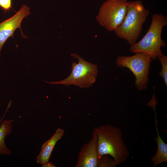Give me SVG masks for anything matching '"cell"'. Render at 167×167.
<instances>
[{
  "label": "cell",
  "mask_w": 167,
  "mask_h": 167,
  "mask_svg": "<svg viewBox=\"0 0 167 167\" xmlns=\"http://www.w3.org/2000/svg\"><path fill=\"white\" fill-rule=\"evenodd\" d=\"M92 134L97 139L98 156L109 155L116 165L126 160L129 152L119 128L109 124L102 125L95 127Z\"/></svg>",
  "instance_id": "obj_1"
},
{
  "label": "cell",
  "mask_w": 167,
  "mask_h": 167,
  "mask_svg": "<svg viewBox=\"0 0 167 167\" xmlns=\"http://www.w3.org/2000/svg\"><path fill=\"white\" fill-rule=\"evenodd\" d=\"M149 14L141 0L128 2L126 15L122 24L114 31L116 35L126 40L130 46L134 45Z\"/></svg>",
  "instance_id": "obj_2"
},
{
  "label": "cell",
  "mask_w": 167,
  "mask_h": 167,
  "mask_svg": "<svg viewBox=\"0 0 167 167\" xmlns=\"http://www.w3.org/2000/svg\"><path fill=\"white\" fill-rule=\"evenodd\" d=\"M147 32L138 42L131 46L130 50L134 53H144L149 54L155 60L161 55V47L166 45L161 38L163 28L167 25V17L162 14L155 13Z\"/></svg>",
  "instance_id": "obj_3"
},
{
  "label": "cell",
  "mask_w": 167,
  "mask_h": 167,
  "mask_svg": "<svg viewBox=\"0 0 167 167\" xmlns=\"http://www.w3.org/2000/svg\"><path fill=\"white\" fill-rule=\"evenodd\" d=\"M71 55L77 59L78 62L72 63L70 75L60 81H45L52 84H62L66 86L74 85L83 88L91 87L96 80L98 72L97 65L85 61L77 54H71Z\"/></svg>",
  "instance_id": "obj_4"
},
{
  "label": "cell",
  "mask_w": 167,
  "mask_h": 167,
  "mask_svg": "<svg viewBox=\"0 0 167 167\" xmlns=\"http://www.w3.org/2000/svg\"><path fill=\"white\" fill-rule=\"evenodd\" d=\"M150 55L144 53H138L132 56H119L116 59L117 66L129 69L135 77V84L140 91L147 88L149 70L152 61Z\"/></svg>",
  "instance_id": "obj_5"
},
{
  "label": "cell",
  "mask_w": 167,
  "mask_h": 167,
  "mask_svg": "<svg viewBox=\"0 0 167 167\" xmlns=\"http://www.w3.org/2000/svg\"><path fill=\"white\" fill-rule=\"evenodd\" d=\"M128 5L127 0H106L96 17L97 22L107 31H114L124 21Z\"/></svg>",
  "instance_id": "obj_6"
},
{
  "label": "cell",
  "mask_w": 167,
  "mask_h": 167,
  "mask_svg": "<svg viewBox=\"0 0 167 167\" xmlns=\"http://www.w3.org/2000/svg\"><path fill=\"white\" fill-rule=\"evenodd\" d=\"M30 14V8L27 5L24 4L15 15L0 23V55L4 44L10 37L14 38L13 35L17 29H20L23 37L24 34L21 28V23L25 17Z\"/></svg>",
  "instance_id": "obj_7"
},
{
  "label": "cell",
  "mask_w": 167,
  "mask_h": 167,
  "mask_svg": "<svg viewBox=\"0 0 167 167\" xmlns=\"http://www.w3.org/2000/svg\"><path fill=\"white\" fill-rule=\"evenodd\" d=\"M97 140L92 135L91 140L83 144L79 152L75 167H98Z\"/></svg>",
  "instance_id": "obj_8"
},
{
  "label": "cell",
  "mask_w": 167,
  "mask_h": 167,
  "mask_svg": "<svg viewBox=\"0 0 167 167\" xmlns=\"http://www.w3.org/2000/svg\"><path fill=\"white\" fill-rule=\"evenodd\" d=\"M64 132V130L62 128L56 129L53 135L42 145L39 154L36 158V163L42 165L49 161L56 143L61 139Z\"/></svg>",
  "instance_id": "obj_9"
},
{
  "label": "cell",
  "mask_w": 167,
  "mask_h": 167,
  "mask_svg": "<svg viewBox=\"0 0 167 167\" xmlns=\"http://www.w3.org/2000/svg\"><path fill=\"white\" fill-rule=\"evenodd\" d=\"M155 115V125L157 136L155 139L157 143V149L156 154L152 156L151 161L153 163V167L163 162L167 161V144L162 140L159 135L157 125L156 109H153Z\"/></svg>",
  "instance_id": "obj_10"
},
{
  "label": "cell",
  "mask_w": 167,
  "mask_h": 167,
  "mask_svg": "<svg viewBox=\"0 0 167 167\" xmlns=\"http://www.w3.org/2000/svg\"><path fill=\"white\" fill-rule=\"evenodd\" d=\"M13 121L6 120L2 121L0 124V155H10L11 153L6 145L5 139L12 132Z\"/></svg>",
  "instance_id": "obj_11"
},
{
  "label": "cell",
  "mask_w": 167,
  "mask_h": 167,
  "mask_svg": "<svg viewBox=\"0 0 167 167\" xmlns=\"http://www.w3.org/2000/svg\"><path fill=\"white\" fill-rule=\"evenodd\" d=\"M116 165L113 159L107 155L98 156V167H114Z\"/></svg>",
  "instance_id": "obj_12"
},
{
  "label": "cell",
  "mask_w": 167,
  "mask_h": 167,
  "mask_svg": "<svg viewBox=\"0 0 167 167\" xmlns=\"http://www.w3.org/2000/svg\"><path fill=\"white\" fill-rule=\"evenodd\" d=\"M158 58L162 65V69L159 73L160 76L164 79L165 84L167 86V57L163 54Z\"/></svg>",
  "instance_id": "obj_13"
},
{
  "label": "cell",
  "mask_w": 167,
  "mask_h": 167,
  "mask_svg": "<svg viewBox=\"0 0 167 167\" xmlns=\"http://www.w3.org/2000/svg\"><path fill=\"white\" fill-rule=\"evenodd\" d=\"M12 0H0V7L5 12L9 11L12 8Z\"/></svg>",
  "instance_id": "obj_14"
},
{
  "label": "cell",
  "mask_w": 167,
  "mask_h": 167,
  "mask_svg": "<svg viewBox=\"0 0 167 167\" xmlns=\"http://www.w3.org/2000/svg\"><path fill=\"white\" fill-rule=\"evenodd\" d=\"M42 167H56L52 162L49 161L42 165Z\"/></svg>",
  "instance_id": "obj_15"
}]
</instances>
